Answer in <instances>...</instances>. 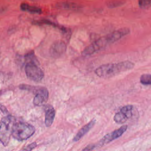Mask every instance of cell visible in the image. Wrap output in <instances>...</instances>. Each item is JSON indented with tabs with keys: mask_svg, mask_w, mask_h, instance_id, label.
I'll use <instances>...</instances> for the list:
<instances>
[{
	"mask_svg": "<svg viewBox=\"0 0 151 151\" xmlns=\"http://www.w3.org/2000/svg\"><path fill=\"white\" fill-rule=\"evenodd\" d=\"M139 6L141 9H147L151 7V0H138Z\"/></svg>",
	"mask_w": 151,
	"mask_h": 151,
	"instance_id": "17",
	"label": "cell"
},
{
	"mask_svg": "<svg viewBox=\"0 0 151 151\" xmlns=\"http://www.w3.org/2000/svg\"><path fill=\"white\" fill-rule=\"evenodd\" d=\"M19 88L22 90L31 91L35 93L33 103L35 106H40L44 104L48 99V91L44 87H35L27 84L19 85Z\"/></svg>",
	"mask_w": 151,
	"mask_h": 151,
	"instance_id": "5",
	"label": "cell"
},
{
	"mask_svg": "<svg viewBox=\"0 0 151 151\" xmlns=\"http://www.w3.org/2000/svg\"><path fill=\"white\" fill-rule=\"evenodd\" d=\"M32 24L35 25H49L51 26L54 28H57L60 30L66 32L68 31V29L67 28L60 25L59 24H57V23L51 21V20L47 19H38V20H34L32 22Z\"/></svg>",
	"mask_w": 151,
	"mask_h": 151,
	"instance_id": "11",
	"label": "cell"
},
{
	"mask_svg": "<svg viewBox=\"0 0 151 151\" xmlns=\"http://www.w3.org/2000/svg\"><path fill=\"white\" fill-rule=\"evenodd\" d=\"M127 125H123L122 126L120 127L119 129L106 134L105 136H104L100 140V141L96 145V147H102L103 146L111 142V141L118 139L120 136L124 134L126 131L127 129Z\"/></svg>",
	"mask_w": 151,
	"mask_h": 151,
	"instance_id": "7",
	"label": "cell"
},
{
	"mask_svg": "<svg viewBox=\"0 0 151 151\" xmlns=\"http://www.w3.org/2000/svg\"><path fill=\"white\" fill-rule=\"evenodd\" d=\"M55 7L58 9L68 11H79L82 8V6L79 4L70 1H61L57 2L55 5Z\"/></svg>",
	"mask_w": 151,
	"mask_h": 151,
	"instance_id": "10",
	"label": "cell"
},
{
	"mask_svg": "<svg viewBox=\"0 0 151 151\" xmlns=\"http://www.w3.org/2000/svg\"><path fill=\"white\" fill-rule=\"evenodd\" d=\"M140 82L143 85H151V74H142L140 77Z\"/></svg>",
	"mask_w": 151,
	"mask_h": 151,
	"instance_id": "16",
	"label": "cell"
},
{
	"mask_svg": "<svg viewBox=\"0 0 151 151\" xmlns=\"http://www.w3.org/2000/svg\"><path fill=\"white\" fill-rule=\"evenodd\" d=\"M96 123V120L93 119L91 120L89 123L86 124L83 127L80 129V130L77 133L76 136L74 137L73 140V142H77L81 139L82 137H83L87 132H88L90 129L94 126Z\"/></svg>",
	"mask_w": 151,
	"mask_h": 151,
	"instance_id": "12",
	"label": "cell"
},
{
	"mask_svg": "<svg viewBox=\"0 0 151 151\" xmlns=\"http://www.w3.org/2000/svg\"><path fill=\"white\" fill-rule=\"evenodd\" d=\"M19 8L21 11L32 14H40L42 13V9L41 8L36 6L29 5L27 3H22L20 5Z\"/></svg>",
	"mask_w": 151,
	"mask_h": 151,
	"instance_id": "14",
	"label": "cell"
},
{
	"mask_svg": "<svg viewBox=\"0 0 151 151\" xmlns=\"http://www.w3.org/2000/svg\"><path fill=\"white\" fill-rule=\"evenodd\" d=\"M125 2L123 0H112L107 2V6L109 8H114L123 5Z\"/></svg>",
	"mask_w": 151,
	"mask_h": 151,
	"instance_id": "15",
	"label": "cell"
},
{
	"mask_svg": "<svg viewBox=\"0 0 151 151\" xmlns=\"http://www.w3.org/2000/svg\"><path fill=\"white\" fill-rule=\"evenodd\" d=\"M130 33V29L127 28H120L97 39L87 46L82 52L84 56L91 55L103 49L107 46L119 40L123 37Z\"/></svg>",
	"mask_w": 151,
	"mask_h": 151,
	"instance_id": "1",
	"label": "cell"
},
{
	"mask_svg": "<svg viewBox=\"0 0 151 151\" xmlns=\"http://www.w3.org/2000/svg\"><path fill=\"white\" fill-rule=\"evenodd\" d=\"M35 132V127L27 123L22 122H15L13 125L12 136L19 141L28 139Z\"/></svg>",
	"mask_w": 151,
	"mask_h": 151,
	"instance_id": "3",
	"label": "cell"
},
{
	"mask_svg": "<svg viewBox=\"0 0 151 151\" xmlns=\"http://www.w3.org/2000/svg\"><path fill=\"white\" fill-rule=\"evenodd\" d=\"M15 119L11 115L6 114L3 117L0 122V142L6 146L8 145L12 136V127Z\"/></svg>",
	"mask_w": 151,
	"mask_h": 151,
	"instance_id": "4",
	"label": "cell"
},
{
	"mask_svg": "<svg viewBox=\"0 0 151 151\" xmlns=\"http://www.w3.org/2000/svg\"><path fill=\"white\" fill-rule=\"evenodd\" d=\"M55 115V111L54 109L50 106H48L45 110V124L47 127H50L52 125Z\"/></svg>",
	"mask_w": 151,
	"mask_h": 151,
	"instance_id": "13",
	"label": "cell"
},
{
	"mask_svg": "<svg viewBox=\"0 0 151 151\" xmlns=\"http://www.w3.org/2000/svg\"><path fill=\"white\" fill-rule=\"evenodd\" d=\"M134 67V64L130 61H121L116 63H108L103 64L97 67L95 74L101 78H110L121 73L132 70Z\"/></svg>",
	"mask_w": 151,
	"mask_h": 151,
	"instance_id": "2",
	"label": "cell"
},
{
	"mask_svg": "<svg viewBox=\"0 0 151 151\" xmlns=\"http://www.w3.org/2000/svg\"><path fill=\"white\" fill-rule=\"evenodd\" d=\"M6 10H7V6L4 5L0 4V14L5 12Z\"/></svg>",
	"mask_w": 151,
	"mask_h": 151,
	"instance_id": "20",
	"label": "cell"
},
{
	"mask_svg": "<svg viewBox=\"0 0 151 151\" xmlns=\"http://www.w3.org/2000/svg\"><path fill=\"white\" fill-rule=\"evenodd\" d=\"M37 146V143L35 142H32L27 146L23 147L19 151H32Z\"/></svg>",
	"mask_w": 151,
	"mask_h": 151,
	"instance_id": "18",
	"label": "cell"
},
{
	"mask_svg": "<svg viewBox=\"0 0 151 151\" xmlns=\"http://www.w3.org/2000/svg\"><path fill=\"white\" fill-rule=\"evenodd\" d=\"M67 46L64 42L58 41L54 42L50 48V54L53 58H58L62 56L66 51Z\"/></svg>",
	"mask_w": 151,
	"mask_h": 151,
	"instance_id": "9",
	"label": "cell"
},
{
	"mask_svg": "<svg viewBox=\"0 0 151 151\" xmlns=\"http://www.w3.org/2000/svg\"><path fill=\"white\" fill-rule=\"evenodd\" d=\"M95 148H96L95 145L90 144L87 146L86 147H84L81 151H93Z\"/></svg>",
	"mask_w": 151,
	"mask_h": 151,
	"instance_id": "19",
	"label": "cell"
},
{
	"mask_svg": "<svg viewBox=\"0 0 151 151\" xmlns=\"http://www.w3.org/2000/svg\"><path fill=\"white\" fill-rule=\"evenodd\" d=\"M25 71L27 77L34 81H40L44 76V72L35 61L27 62L25 65Z\"/></svg>",
	"mask_w": 151,
	"mask_h": 151,
	"instance_id": "6",
	"label": "cell"
},
{
	"mask_svg": "<svg viewBox=\"0 0 151 151\" xmlns=\"http://www.w3.org/2000/svg\"><path fill=\"white\" fill-rule=\"evenodd\" d=\"M133 106L131 104H127L123 106L117 112L113 117L114 121L120 124H122L127 122V120L130 119L133 116Z\"/></svg>",
	"mask_w": 151,
	"mask_h": 151,
	"instance_id": "8",
	"label": "cell"
}]
</instances>
